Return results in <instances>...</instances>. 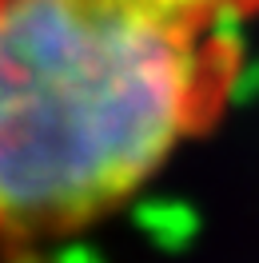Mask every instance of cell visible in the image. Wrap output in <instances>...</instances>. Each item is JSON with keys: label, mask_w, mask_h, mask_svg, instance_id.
Instances as JSON below:
<instances>
[{"label": "cell", "mask_w": 259, "mask_h": 263, "mask_svg": "<svg viewBox=\"0 0 259 263\" xmlns=\"http://www.w3.org/2000/svg\"><path fill=\"white\" fill-rule=\"evenodd\" d=\"M192 4H208V8H219V12H227V16H243L251 4H259V0H192Z\"/></svg>", "instance_id": "cell-2"}, {"label": "cell", "mask_w": 259, "mask_h": 263, "mask_svg": "<svg viewBox=\"0 0 259 263\" xmlns=\"http://www.w3.org/2000/svg\"><path fill=\"white\" fill-rule=\"evenodd\" d=\"M235 16L192 0H0V247L92 231L219 120Z\"/></svg>", "instance_id": "cell-1"}]
</instances>
